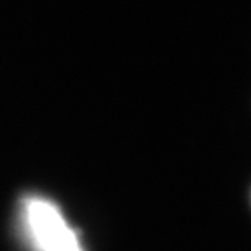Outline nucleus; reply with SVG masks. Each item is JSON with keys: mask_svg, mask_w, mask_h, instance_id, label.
<instances>
[{"mask_svg": "<svg viewBox=\"0 0 251 251\" xmlns=\"http://www.w3.org/2000/svg\"><path fill=\"white\" fill-rule=\"evenodd\" d=\"M20 225L31 251H84L77 232L47 197L25 196L20 201Z\"/></svg>", "mask_w": 251, "mask_h": 251, "instance_id": "1", "label": "nucleus"}]
</instances>
